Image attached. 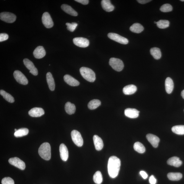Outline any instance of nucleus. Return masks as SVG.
<instances>
[{"mask_svg":"<svg viewBox=\"0 0 184 184\" xmlns=\"http://www.w3.org/2000/svg\"><path fill=\"white\" fill-rule=\"evenodd\" d=\"M120 165V160L117 157L113 156L109 158L108 162V171L111 178H114L117 177Z\"/></svg>","mask_w":184,"mask_h":184,"instance_id":"nucleus-1","label":"nucleus"},{"mask_svg":"<svg viewBox=\"0 0 184 184\" xmlns=\"http://www.w3.org/2000/svg\"><path fill=\"white\" fill-rule=\"evenodd\" d=\"M39 154L44 160H49L51 158V148L50 145L46 142L41 145L39 149Z\"/></svg>","mask_w":184,"mask_h":184,"instance_id":"nucleus-2","label":"nucleus"},{"mask_svg":"<svg viewBox=\"0 0 184 184\" xmlns=\"http://www.w3.org/2000/svg\"><path fill=\"white\" fill-rule=\"evenodd\" d=\"M80 72L83 77L87 81L93 82L95 81V74L91 69L87 67H82L80 69Z\"/></svg>","mask_w":184,"mask_h":184,"instance_id":"nucleus-3","label":"nucleus"},{"mask_svg":"<svg viewBox=\"0 0 184 184\" xmlns=\"http://www.w3.org/2000/svg\"><path fill=\"white\" fill-rule=\"evenodd\" d=\"M109 63L113 69L116 71L120 72L123 69V62L120 59L111 58L110 59Z\"/></svg>","mask_w":184,"mask_h":184,"instance_id":"nucleus-4","label":"nucleus"},{"mask_svg":"<svg viewBox=\"0 0 184 184\" xmlns=\"http://www.w3.org/2000/svg\"><path fill=\"white\" fill-rule=\"evenodd\" d=\"M71 136L72 141L78 147H82L83 144V140L81 135L79 131L73 130L71 132Z\"/></svg>","mask_w":184,"mask_h":184,"instance_id":"nucleus-5","label":"nucleus"},{"mask_svg":"<svg viewBox=\"0 0 184 184\" xmlns=\"http://www.w3.org/2000/svg\"><path fill=\"white\" fill-rule=\"evenodd\" d=\"M16 16L12 13L8 12H3L0 14V19L8 23L14 22L16 20Z\"/></svg>","mask_w":184,"mask_h":184,"instance_id":"nucleus-6","label":"nucleus"},{"mask_svg":"<svg viewBox=\"0 0 184 184\" xmlns=\"http://www.w3.org/2000/svg\"><path fill=\"white\" fill-rule=\"evenodd\" d=\"M108 37L111 40L116 41L118 43L126 45L128 43L129 41L127 39L122 37L118 34L114 33H110L108 34Z\"/></svg>","mask_w":184,"mask_h":184,"instance_id":"nucleus-7","label":"nucleus"},{"mask_svg":"<svg viewBox=\"0 0 184 184\" xmlns=\"http://www.w3.org/2000/svg\"><path fill=\"white\" fill-rule=\"evenodd\" d=\"M10 164L21 170H24L26 167L25 163L17 157H12L9 160Z\"/></svg>","mask_w":184,"mask_h":184,"instance_id":"nucleus-8","label":"nucleus"},{"mask_svg":"<svg viewBox=\"0 0 184 184\" xmlns=\"http://www.w3.org/2000/svg\"><path fill=\"white\" fill-rule=\"evenodd\" d=\"M14 76L15 80L19 83L23 85H27L28 81L27 78L22 72L19 71H15Z\"/></svg>","mask_w":184,"mask_h":184,"instance_id":"nucleus-9","label":"nucleus"},{"mask_svg":"<svg viewBox=\"0 0 184 184\" xmlns=\"http://www.w3.org/2000/svg\"><path fill=\"white\" fill-rule=\"evenodd\" d=\"M42 19L43 24L45 27L50 28L53 27L54 23L48 13H44L42 15Z\"/></svg>","mask_w":184,"mask_h":184,"instance_id":"nucleus-10","label":"nucleus"},{"mask_svg":"<svg viewBox=\"0 0 184 184\" xmlns=\"http://www.w3.org/2000/svg\"><path fill=\"white\" fill-rule=\"evenodd\" d=\"M73 42L75 45L80 48H86L89 45V40L83 37L74 38L73 39Z\"/></svg>","mask_w":184,"mask_h":184,"instance_id":"nucleus-11","label":"nucleus"},{"mask_svg":"<svg viewBox=\"0 0 184 184\" xmlns=\"http://www.w3.org/2000/svg\"><path fill=\"white\" fill-rule=\"evenodd\" d=\"M23 63L26 67L30 71V73L34 76H37L38 74L37 69L36 68L32 61L27 58H25L23 60Z\"/></svg>","mask_w":184,"mask_h":184,"instance_id":"nucleus-12","label":"nucleus"},{"mask_svg":"<svg viewBox=\"0 0 184 184\" xmlns=\"http://www.w3.org/2000/svg\"><path fill=\"white\" fill-rule=\"evenodd\" d=\"M43 109L39 108H34L30 110L28 112L29 115L32 117H40L45 114Z\"/></svg>","mask_w":184,"mask_h":184,"instance_id":"nucleus-13","label":"nucleus"},{"mask_svg":"<svg viewBox=\"0 0 184 184\" xmlns=\"http://www.w3.org/2000/svg\"><path fill=\"white\" fill-rule=\"evenodd\" d=\"M60 156L61 159L64 161L68 160L69 157V152L68 149L65 145L61 144L59 147Z\"/></svg>","mask_w":184,"mask_h":184,"instance_id":"nucleus-14","label":"nucleus"},{"mask_svg":"<svg viewBox=\"0 0 184 184\" xmlns=\"http://www.w3.org/2000/svg\"><path fill=\"white\" fill-rule=\"evenodd\" d=\"M146 138L153 147L157 148L160 142V139L158 137L154 134H148L147 135Z\"/></svg>","mask_w":184,"mask_h":184,"instance_id":"nucleus-15","label":"nucleus"},{"mask_svg":"<svg viewBox=\"0 0 184 184\" xmlns=\"http://www.w3.org/2000/svg\"><path fill=\"white\" fill-rule=\"evenodd\" d=\"M139 111L135 108H128L124 111L126 116L131 118H136L138 117Z\"/></svg>","mask_w":184,"mask_h":184,"instance_id":"nucleus-16","label":"nucleus"},{"mask_svg":"<svg viewBox=\"0 0 184 184\" xmlns=\"http://www.w3.org/2000/svg\"><path fill=\"white\" fill-rule=\"evenodd\" d=\"M33 54L36 58L41 59L45 56L46 51L43 46H39L33 51Z\"/></svg>","mask_w":184,"mask_h":184,"instance_id":"nucleus-17","label":"nucleus"},{"mask_svg":"<svg viewBox=\"0 0 184 184\" xmlns=\"http://www.w3.org/2000/svg\"><path fill=\"white\" fill-rule=\"evenodd\" d=\"M64 80L67 84L72 86H76L80 85V82L70 75L66 74L64 76Z\"/></svg>","mask_w":184,"mask_h":184,"instance_id":"nucleus-18","label":"nucleus"},{"mask_svg":"<svg viewBox=\"0 0 184 184\" xmlns=\"http://www.w3.org/2000/svg\"><path fill=\"white\" fill-rule=\"evenodd\" d=\"M102 8L106 11L110 12L113 11L115 7L111 3L110 0H102L101 2Z\"/></svg>","mask_w":184,"mask_h":184,"instance_id":"nucleus-19","label":"nucleus"},{"mask_svg":"<svg viewBox=\"0 0 184 184\" xmlns=\"http://www.w3.org/2000/svg\"><path fill=\"white\" fill-rule=\"evenodd\" d=\"M167 164L173 166L178 167H179L182 164V162L181 161L179 158L174 157L170 158L168 159L167 161Z\"/></svg>","mask_w":184,"mask_h":184,"instance_id":"nucleus-20","label":"nucleus"},{"mask_svg":"<svg viewBox=\"0 0 184 184\" xmlns=\"http://www.w3.org/2000/svg\"><path fill=\"white\" fill-rule=\"evenodd\" d=\"M165 87L166 91L168 94L171 93L174 87V84L173 80L170 77H167L165 80Z\"/></svg>","mask_w":184,"mask_h":184,"instance_id":"nucleus-21","label":"nucleus"},{"mask_svg":"<svg viewBox=\"0 0 184 184\" xmlns=\"http://www.w3.org/2000/svg\"><path fill=\"white\" fill-rule=\"evenodd\" d=\"M93 140L96 150L98 151L101 150L103 147V143L102 139L98 136L95 135L93 137Z\"/></svg>","mask_w":184,"mask_h":184,"instance_id":"nucleus-22","label":"nucleus"},{"mask_svg":"<svg viewBox=\"0 0 184 184\" xmlns=\"http://www.w3.org/2000/svg\"><path fill=\"white\" fill-rule=\"evenodd\" d=\"M46 78L49 89L53 91L55 90V85L52 75L50 72H48L46 74Z\"/></svg>","mask_w":184,"mask_h":184,"instance_id":"nucleus-23","label":"nucleus"},{"mask_svg":"<svg viewBox=\"0 0 184 184\" xmlns=\"http://www.w3.org/2000/svg\"><path fill=\"white\" fill-rule=\"evenodd\" d=\"M137 90V87L134 85H129L124 87L123 92L126 95H131L135 93Z\"/></svg>","mask_w":184,"mask_h":184,"instance_id":"nucleus-24","label":"nucleus"},{"mask_svg":"<svg viewBox=\"0 0 184 184\" xmlns=\"http://www.w3.org/2000/svg\"><path fill=\"white\" fill-rule=\"evenodd\" d=\"M61 8L67 14L72 15V16H77L78 14L77 12L68 5L63 4L61 6Z\"/></svg>","mask_w":184,"mask_h":184,"instance_id":"nucleus-25","label":"nucleus"},{"mask_svg":"<svg viewBox=\"0 0 184 184\" xmlns=\"http://www.w3.org/2000/svg\"><path fill=\"white\" fill-rule=\"evenodd\" d=\"M65 110L66 113L69 114H73L76 111V106L71 102H67L65 105Z\"/></svg>","mask_w":184,"mask_h":184,"instance_id":"nucleus-26","label":"nucleus"},{"mask_svg":"<svg viewBox=\"0 0 184 184\" xmlns=\"http://www.w3.org/2000/svg\"><path fill=\"white\" fill-rule=\"evenodd\" d=\"M129 30L134 33H140L144 30V28L142 25L139 23H136L132 25Z\"/></svg>","mask_w":184,"mask_h":184,"instance_id":"nucleus-27","label":"nucleus"},{"mask_svg":"<svg viewBox=\"0 0 184 184\" xmlns=\"http://www.w3.org/2000/svg\"><path fill=\"white\" fill-rule=\"evenodd\" d=\"M150 52L154 58L157 60L161 58V52L159 48L155 47L151 48L150 50Z\"/></svg>","mask_w":184,"mask_h":184,"instance_id":"nucleus-28","label":"nucleus"},{"mask_svg":"<svg viewBox=\"0 0 184 184\" xmlns=\"http://www.w3.org/2000/svg\"><path fill=\"white\" fill-rule=\"evenodd\" d=\"M167 177L172 181L179 180L182 178V175L180 173H168Z\"/></svg>","mask_w":184,"mask_h":184,"instance_id":"nucleus-29","label":"nucleus"},{"mask_svg":"<svg viewBox=\"0 0 184 184\" xmlns=\"http://www.w3.org/2000/svg\"><path fill=\"white\" fill-rule=\"evenodd\" d=\"M0 94L8 102L11 103H14V102L15 100L14 98L11 95L5 92V91L3 90H0Z\"/></svg>","mask_w":184,"mask_h":184,"instance_id":"nucleus-30","label":"nucleus"},{"mask_svg":"<svg viewBox=\"0 0 184 184\" xmlns=\"http://www.w3.org/2000/svg\"><path fill=\"white\" fill-rule=\"evenodd\" d=\"M29 130L27 128H22L17 129L15 132L14 136L15 137H19L27 135Z\"/></svg>","mask_w":184,"mask_h":184,"instance_id":"nucleus-31","label":"nucleus"},{"mask_svg":"<svg viewBox=\"0 0 184 184\" xmlns=\"http://www.w3.org/2000/svg\"><path fill=\"white\" fill-rule=\"evenodd\" d=\"M101 102L99 100L94 99L92 100L88 104V108L90 110H93L97 108L101 105Z\"/></svg>","mask_w":184,"mask_h":184,"instance_id":"nucleus-32","label":"nucleus"},{"mask_svg":"<svg viewBox=\"0 0 184 184\" xmlns=\"http://www.w3.org/2000/svg\"><path fill=\"white\" fill-rule=\"evenodd\" d=\"M135 150L140 154L144 153L145 151V147L140 142H136L134 145Z\"/></svg>","mask_w":184,"mask_h":184,"instance_id":"nucleus-33","label":"nucleus"},{"mask_svg":"<svg viewBox=\"0 0 184 184\" xmlns=\"http://www.w3.org/2000/svg\"><path fill=\"white\" fill-rule=\"evenodd\" d=\"M173 133L178 135H184V125L173 126L172 129Z\"/></svg>","mask_w":184,"mask_h":184,"instance_id":"nucleus-34","label":"nucleus"},{"mask_svg":"<svg viewBox=\"0 0 184 184\" xmlns=\"http://www.w3.org/2000/svg\"><path fill=\"white\" fill-rule=\"evenodd\" d=\"M93 180L94 182L97 184H100L103 181V177L101 173L98 171L95 172L93 176Z\"/></svg>","mask_w":184,"mask_h":184,"instance_id":"nucleus-35","label":"nucleus"},{"mask_svg":"<svg viewBox=\"0 0 184 184\" xmlns=\"http://www.w3.org/2000/svg\"><path fill=\"white\" fill-rule=\"evenodd\" d=\"M156 24L157 27L160 29H165L169 27L170 22L167 20H160L157 22Z\"/></svg>","mask_w":184,"mask_h":184,"instance_id":"nucleus-36","label":"nucleus"},{"mask_svg":"<svg viewBox=\"0 0 184 184\" xmlns=\"http://www.w3.org/2000/svg\"><path fill=\"white\" fill-rule=\"evenodd\" d=\"M173 10L172 6L170 4H165L161 7L160 10L163 12H167L172 11Z\"/></svg>","mask_w":184,"mask_h":184,"instance_id":"nucleus-37","label":"nucleus"},{"mask_svg":"<svg viewBox=\"0 0 184 184\" xmlns=\"http://www.w3.org/2000/svg\"><path fill=\"white\" fill-rule=\"evenodd\" d=\"M67 29L71 32H73L76 30L78 24L76 23H66Z\"/></svg>","mask_w":184,"mask_h":184,"instance_id":"nucleus-38","label":"nucleus"},{"mask_svg":"<svg viewBox=\"0 0 184 184\" xmlns=\"http://www.w3.org/2000/svg\"><path fill=\"white\" fill-rule=\"evenodd\" d=\"M2 184H14V180L9 177H5L2 181Z\"/></svg>","mask_w":184,"mask_h":184,"instance_id":"nucleus-39","label":"nucleus"},{"mask_svg":"<svg viewBox=\"0 0 184 184\" xmlns=\"http://www.w3.org/2000/svg\"><path fill=\"white\" fill-rule=\"evenodd\" d=\"M9 38V36L6 33H2L0 34V42L6 40Z\"/></svg>","mask_w":184,"mask_h":184,"instance_id":"nucleus-40","label":"nucleus"},{"mask_svg":"<svg viewBox=\"0 0 184 184\" xmlns=\"http://www.w3.org/2000/svg\"><path fill=\"white\" fill-rule=\"evenodd\" d=\"M149 181L150 184H155L157 182V180L154 175H151L149 178Z\"/></svg>","mask_w":184,"mask_h":184,"instance_id":"nucleus-41","label":"nucleus"},{"mask_svg":"<svg viewBox=\"0 0 184 184\" xmlns=\"http://www.w3.org/2000/svg\"><path fill=\"white\" fill-rule=\"evenodd\" d=\"M75 1L84 5H87L89 2L88 0H76Z\"/></svg>","mask_w":184,"mask_h":184,"instance_id":"nucleus-42","label":"nucleus"},{"mask_svg":"<svg viewBox=\"0 0 184 184\" xmlns=\"http://www.w3.org/2000/svg\"><path fill=\"white\" fill-rule=\"evenodd\" d=\"M140 174L142 178L144 179H145L148 177L147 173L145 171H141L140 172Z\"/></svg>","mask_w":184,"mask_h":184,"instance_id":"nucleus-43","label":"nucleus"},{"mask_svg":"<svg viewBox=\"0 0 184 184\" xmlns=\"http://www.w3.org/2000/svg\"><path fill=\"white\" fill-rule=\"evenodd\" d=\"M137 1L140 4H146L151 1V0H137Z\"/></svg>","mask_w":184,"mask_h":184,"instance_id":"nucleus-44","label":"nucleus"},{"mask_svg":"<svg viewBox=\"0 0 184 184\" xmlns=\"http://www.w3.org/2000/svg\"><path fill=\"white\" fill-rule=\"evenodd\" d=\"M181 95L182 97V98L184 99V90H183L181 92Z\"/></svg>","mask_w":184,"mask_h":184,"instance_id":"nucleus-45","label":"nucleus"},{"mask_svg":"<svg viewBox=\"0 0 184 184\" xmlns=\"http://www.w3.org/2000/svg\"><path fill=\"white\" fill-rule=\"evenodd\" d=\"M14 130L15 131H16L17 130V129H15Z\"/></svg>","mask_w":184,"mask_h":184,"instance_id":"nucleus-46","label":"nucleus"},{"mask_svg":"<svg viewBox=\"0 0 184 184\" xmlns=\"http://www.w3.org/2000/svg\"><path fill=\"white\" fill-rule=\"evenodd\" d=\"M180 1H181V2H184V0H180Z\"/></svg>","mask_w":184,"mask_h":184,"instance_id":"nucleus-47","label":"nucleus"},{"mask_svg":"<svg viewBox=\"0 0 184 184\" xmlns=\"http://www.w3.org/2000/svg\"><path fill=\"white\" fill-rule=\"evenodd\" d=\"M154 23H155V24H156V23H157V22H154Z\"/></svg>","mask_w":184,"mask_h":184,"instance_id":"nucleus-48","label":"nucleus"}]
</instances>
